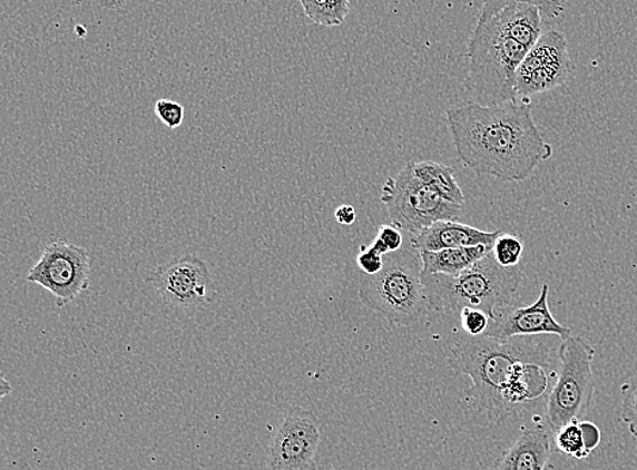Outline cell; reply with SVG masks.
I'll list each match as a JSON object with an SVG mask.
<instances>
[{
	"label": "cell",
	"instance_id": "6da1fadb",
	"mask_svg": "<svg viewBox=\"0 0 637 470\" xmlns=\"http://www.w3.org/2000/svg\"><path fill=\"white\" fill-rule=\"evenodd\" d=\"M447 117L455 150L476 175L522 183L553 156L531 116L530 100L455 105Z\"/></svg>",
	"mask_w": 637,
	"mask_h": 470
},
{
	"label": "cell",
	"instance_id": "7a4b0ae2",
	"mask_svg": "<svg viewBox=\"0 0 637 470\" xmlns=\"http://www.w3.org/2000/svg\"><path fill=\"white\" fill-rule=\"evenodd\" d=\"M526 337H472L463 333L450 345V368L472 380L465 391L468 405L492 424L507 418L503 394L518 364L543 362L540 349Z\"/></svg>",
	"mask_w": 637,
	"mask_h": 470
},
{
	"label": "cell",
	"instance_id": "3957f363",
	"mask_svg": "<svg viewBox=\"0 0 637 470\" xmlns=\"http://www.w3.org/2000/svg\"><path fill=\"white\" fill-rule=\"evenodd\" d=\"M529 51L511 35L500 12L490 20L478 21L467 52L469 95L481 105L518 101L517 72Z\"/></svg>",
	"mask_w": 637,
	"mask_h": 470
},
{
	"label": "cell",
	"instance_id": "277c9868",
	"mask_svg": "<svg viewBox=\"0 0 637 470\" xmlns=\"http://www.w3.org/2000/svg\"><path fill=\"white\" fill-rule=\"evenodd\" d=\"M430 311L454 313L463 307L480 309L490 315L500 306L509 305L523 281L518 267L506 268L492 251L480 262L459 275L423 274Z\"/></svg>",
	"mask_w": 637,
	"mask_h": 470
},
{
	"label": "cell",
	"instance_id": "5b68a950",
	"mask_svg": "<svg viewBox=\"0 0 637 470\" xmlns=\"http://www.w3.org/2000/svg\"><path fill=\"white\" fill-rule=\"evenodd\" d=\"M422 271V257L412 245L388 253L379 274L362 277L359 298L364 306L381 314L389 323L416 325L430 311Z\"/></svg>",
	"mask_w": 637,
	"mask_h": 470
},
{
	"label": "cell",
	"instance_id": "8992f818",
	"mask_svg": "<svg viewBox=\"0 0 637 470\" xmlns=\"http://www.w3.org/2000/svg\"><path fill=\"white\" fill-rule=\"evenodd\" d=\"M594 358L596 350L586 339L571 335L562 340L558 376L547 400V418L553 431L584 419L589 412L596 391Z\"/></svg>",
	"mask_w": 637,
	"mask_h": 470
},
{
	"label": "cell",
	"instance_id": "52a82bcc",
	"mask_svg": "<svg viewBox=\"0 0 637 470\" xmlns=\"http://www.w3.org/2000/svg\"><path fill=\"white\" fill-rule=\"evenodd\" d=\"M381 202L385 204L392 225L412 235L439 221H457L460 204L444 200L414 176L413 160L398 176L388 177L382 187Z\"/></svg>",
	"mask_w": 637,
	"mask_h": 470
},
{
	"label": "cell",
	"instance_id": "ba28073f",
	"mask_svg": "<svg viewBox=\"0 0 637 470\" xmlns=\"http://www.w3.org/2000/svg\"><path fill=\"white\" fill-rule=\"evenodd\" d=\"M27 281L51 293L59 307L76 302L90 288L89 252L63 239L53 241L42 251L39 263L29 271Z\"/></svg>",
	"mask_w": 637,
	"mask_h": 470
},
{
	"label": "cell",
	"instance_id": "9c48e42d",
	"mask_svg": "<svg viewBox=\"0 0 637 470\" xmlns=\"http://www.w3.org/2000/svg\"><path fill=\"white\" fill-rule=\"evenodd\" d=\"M150 282L166 305L176 311L207 307L218 295L207 264L194 255L158 265L151 271Z\"/></svg>",
	"mask_w": 637,
	"mask_h": 470
},
{
	"label": "cell",
	"instance_id": "30bf717a",
	"mask_svg": "<svg viewBox=\"0 0 637 470\" xmlns=\"http://www.w3.org/2000/svg\"><path fill=\"white\" fill-rule=\"evenodd\" d=\"M321 423L312 411L293 407L271 439L264 470H318Z\"/></svg>",
	"mask_w": 637,
	"mask_h": 470
},
{
	"label": "cell",
	"instance_id": "8fae6325",
	"mask_svg": "<svg viewBox=\"0 0 637 470\" xmlns=\"http://www.w3.org/2000/svg\"><path fill=\"white\" fill-rule=\"evenodd\" d=\"M572 68L566 36L558 30H549L540 37L518 68V98L529 100L531 96L560 88L570 78Z\"/></svg>",
	"mask_w": 637,
	"mask_h": 470
},
{
	"label": "cell",
	"instance_id": "7c38bea8",
	"mask_svg": "<svg viewBox=\"0 0 637 470\" xmlns=\"http://www.w3.org/2000/svg\"><path fill=\"white\" fill-rule=\"evenodd\" d=\"M549 286L542 284L540 296L529 306H500L494 312L486 335L497 339L555 335L565 340L572 335L570 327L553 317L549 309Z\"/></svg>",
	"mask_w": 637,
	"mask_h": 470
},
{
	"label": "cell",
	"instance_id": "4fadbf2b",
	"mask_svg": "<svg viewBox=\"0 0 637 470\" xmlns=\"http://www.w3.org/2000/svg\"><path fill=\"white\" fill-rule=\"evenodd\" d=\"M502 231L484 232L478 227L459 224L455 221H439L411 238V245L419 252L455 249V247L490 246Z\"/></svg>",
	"mask_w": 637,
	"mask_h": 470
},
{
	"label": "cell",
	"instance_id": "5bb4252c",
	"mask_svg": "<svg viewBox=\"0 0 637 470\" xmlns=\"http://www.w3.org/2000/svg\"><path fill=\"white\" fill-rule=\"evenodd\" d=\"M550 459V438L542 427L522 429L517 441L499 457L493 470H543Z\"/></svg>",
	"mask_w": 637,
	"mask_h": 470
},
{
	"label": "cell",
	"instance_id": "9a60e30c",
	"mask_svg": "<svg viewBox=\"0 0 637 470\" xmlns=\"http://www.w3.org/2000/svg\"><path fill=\"white\" fill-rule=\"evenodd\" d=\"M492 251L490 246L455 247V249L423 251V274L459 275Z\"/></svg>",
	"mask_w": 637,
	"mask_h": 470
},
{
	"label": "cell",
	"instance_id": "2e32d148",
	"mask_svg": "<svg viewBox=\"0 0 637 470\" xmlns=\"http://www.w3.org/2000/svg\"><path fill=\"white\" fill-rule=\"evenodd\" d=\"M555 443L560 453L586 460L601 443V431L591 422L572 420L556 431Z\"/></svg>",
	"mask_w": 637,
	"mask_h": 470
},
{
	"label": "cell",
	"instance_id": "e0dca14e",
	"mask_svg": "<svg viewBox=\"0 0 637 470\" xmlns=\"http://www.w3.org/2000/svg\"><path fill=\"white\" fill-rule=\"evenodd\" d=\"M413 172L420 182L444 200L460 204V206L465 203V196L450 166L434 163V160H422V163H413Z\"/></svg>",
	"mask_w": 637,
	"mask_h": 470
},
{
	"label": "cell",
	"instance_id": "ac0fdd59",
	"mask_svg": "<svg viewBox=\"0 0 637 470\" xmlns=\"http://www.w3.org/2000/svg\"><path fill=\"white\" fill-rule=\"evenodd\" d=\"M526 3L535 6L541 11L542 16L555 20L565 12V6L560 0H482V9L480 12L479 21L490 20V18L498 14V12L509 8L511 4Z\"/></svg>",
	"mask_w": 637,
	"mask_h": 470
},
{
	"label": "cell",
	"instance_id": "d6986e66",
	"mask_svg": "<svg viewBox=\"0 0 637 470\" xmlns=\"http://www.w3.org/2000/svg\"><path fill=\"white\" fill-rule=\"evenodd\" d=\"M523 251L522 241L517 235L506 233L500 234L492 246L494 258L506 268L517 267L519 262H521Z\"/></svg>",
	"mask_w": 637,
	"mask_h": 470
},
{
	"label": "cell",
	"instance_id": "ffe728a7",
	"mask_svg": "<svg viewBox=\"0 0 637 470\" xmlns=\"http://www.w3.org/2000/svg\"><path fill=\"white\" fill-rule=\"evenodd\" d=\"M388 253H391L388 247L379 238H375L371 246H361L356 257L359 268L362 270L364 275L379 274L383 268Z\"/></svg>",
	"mask_w": 637,
	"mask_h": 470
},
{
	"label": "cell",
	"instance_id": "44dd1931",
	"mask_svg": "<svg viewBox=\"0 0 637 470\" xmlns=\"http://www.w3.org/2000/svg\"><path fill=\"white\" fill-rule=\"evenodd\" d=\"M621 422L628 425L630 435L637 439V375L621 386Z\"/></svg>",
	"mask_w": 637,
	"mask_h": 470
},
{
	"label": "cell",
	"instance_id": "7402d4cb",
	"mask_svg": "<svg viewBox=\"0 0 637 470\" xmlns=\"http://www.w3.org/2000/svg\"><path fill=\"white\" fill-rule=\"evenodd\" d=\"M460 321L462 331L472 337L486 335L491 324L490 315L474 307H463L460 312Z\"/></svg>",
	"mask_w": 637,
	"mask_h": 470
},
{
	"label": "cell",
	"instance_id": "603a6c76",
	"mask_svg": "<svg viewBox=\"0 0 637 470\" xmlns=\"http://www.w3.org/2000/svg\"><path fill=\"white\" fill-rule=\"evenodd\" d=\"M154 112L170 129H177L184 123L185 109L176 101L159 100L154 105Z\"/></svg>",
	"mask_w": 637,
	"mask_h": 470
},
{
	"label": "cell",
	"instance_id": "cb8c5ba5",
	"mask_svg": "<svg viewBox=\"0 0 637 470\" xmlns=\"http://www.w3.org/2000/svg\"><path fill=\"white\" fill-rule=\"evenodd\" d=\"M303 12L305 16L323 28H330V21H327V0H300Z\"/></svg>",
	"mask_w": 637,
	"mask_h": 470
},
{
	"label": "cell",
	"instance_id": "d4e9b609",
	"mask_svg": "<svg viewBox=\"0 0 637 470\" xmlns=\"http://www.w3.org/2000/svg\"><path fill=\"white\" fill-rule=\"evenodd\" d=\"M376 238L385 245L389 252H398L404 246V237L401 234L400 228L393 225H383L380 227Z\"/></svg>",
	"mask_w": 637,
	"mask_h": 470
},
{
	"label": "cell",
	"instance_id": "484cf974",
	"mask_svg": "<svg viewBox=\"0 0 637 470\" xmlns=\"http://www.w3.org/2000/svg\"><path fill=\"white\" fill-rule=\"evenodd\" d=\"M351 10L350 0H327V21L330 28L340 27L349 17Z\"/></svg>",
	"mask_w": 637,
	"mask_h": 470
},
{
	"label": "cell",
	"instance_id": "4316f807",
	"mask_svg": "<svg viewBox=\"0 0 637 470\" xmlns=\"http://www.w3.org/2000/svg\"><path fill=\"white\" fill-rule=\"evenodd\" d=\"M335 218L340 225L351 226L356 222L355 208L350 206V204H343V206L337 207L335 212Z\"/></svg>",
	"mask_w": 637,
	"mask_h": 470
},
{
	"label": "cell",
	"instance_id": "83f0119b",
	"mask_svg": "<svg viewBox=\"0 0 637 470\" xmlns=\"http://www.w3.org/2000/svg\"><path fill=\"white\" fill-rule=\"evenodd\" d=\"M127 2H128V0H100L102 8L109 9V10L120 9Z\"/></svg>",
	"mask_w": 637,
	"mask_h": 470
},
{
	"label": "cell",
	"instance_id": "f1b7e54d",
	"mask_svg": "<svg viewBox=\"0 0 637 470\" xmlns=\"http://www.w3.org/2000/svg\"><path fill=\"white\" fill-rule=\"evenodd\" d=\"M0 381H2V393H0V398L4 399L6 395L12 392V388L8 380L4 379V375H0Z\"/></svg>",
	"mask_w": 637,
	"mask_h": 470
}]
</instances>
